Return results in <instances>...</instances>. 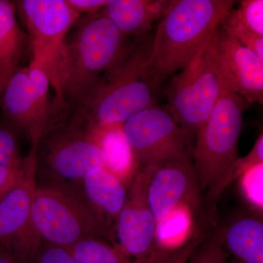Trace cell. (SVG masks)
<instances>
[{
  "mask_svg": "<svg viewBox=\"0 0 263 263\" xmlns=\"http://www.w3.org/2000/svg\"><path fill=\"white\" fill-rule=\"evenodd\" d=\"M78 22L75 32L62 48L51 84L60 100L67 98L79 107L131 43L100 12L80 17Z\"/></svg>",
  "mask_w": 263,
  "mask_h": 263,
  "instance_id": "1",
  "label": "cell"
},
{
  "mask_svg": "<svg viewBox=\"0 0 263 263\" xmlns=\"http://www.w3.org/2000/svg\"><path fill=\"white\" fill-rule=\"evenodd\" d=\"M233 0H173L156 31L150 67L159 85L193 62L222 21Z\"/></svg>",
  "mask_w": 263,
  "mask_h": 263,
  "instance_id": "2",
  "label": "cell"
},
{
  "mask_svg": "<svg viewBox=\"0 0 263 263\" xmlns=\"http://www.w3.org/2000/svg\"><path fill=\"white\" fill-rule=\"evenodd\" d=\"M152 42L131 43L120 60L104 74L91 95L78 107L93 127L122 126L132 117L156 105L160 85L152 75Z\"/></svg>",
  "mask_w": 263,
  "mask_h": 263,
  "instance_id": "3",
  "label": "cell"
},
{
  "mask_svg": "<svg viewBox=\"0 0 263 263\" xmlns=\"http://www.w3.org/2000/svg\"><path fill=\"white\" fill-rule=\"evenodd\" d=\"M106 164L92 127L79 111L68 122L48 127L38 144L37 174L49 181L46 187L75 192L85 178Z\"/></svg>",
  "mask_w": 263,
  "mask_h": 263,
  "instance_id": "4",
  "label": "cell"
},
{
  "mask_svg": "<svg viewBox=\"0 0 263 263\" xmlns=\"http://www.w3.org/2000/svg\"><path fill=\"white\" fill-rule=\"evenodd\" d=\"M248 106L240 95L226 93L197 133L193 162L202 193L211 191L239 158L238 140Z\"/></svg>",
  "mask_w": 263,
  "mask_h": 263,
  "instance_id": "5",
  "label": "cell"
},
{
  "mask_svg": "<svg viewBox=\"0 0 263 263\" xmlns=\"http://www.w3.org/2000/svg\"><path fill=\"white\" fill-rule=\"evenodd\" d=\"M31 220L41 242L69 248L86 238H97L115 245L113 234L79 195L68 190L37 186Z\"/></svg>",
  "mask_w": 263,
  "mask_h": 263,
  "instance_id": "6",
  "label": "cell"
},
{
  "mask_svg": "<svg viewBox=\"0 0 263 263\" xmlns=\"http://www.w3.org/2000/svg\"><path fill=\"white\" fill-rule=\"evenodd\" d=\"M212 37L190 65L173 76L166 89L167 110L195 142L218 100L226 94L214 58Z\"/></svg>",
  "mask_w": 263,
  "mask_h": 263,
  "instance_id": "7",
  "label": "cell"
},
{
  "mask_svg": "<svg viewBox=\"0 0 263 263\" xmlns=\"http://www.w3.org/2000/svg\"><path fill=\"white\" fill-rule=\"evenodd\" d=\"M137 171L193 157L194 140L167 109L156 104L132 117L122 125Z\"/></svg>",
  "mask_w": 263,
  "mask_h": 263,
  "instance_id": "8",
  "label": "cell"
},
{
  "mask_svg": "<svg viewBox=\"0 0 263 263\" xmlns=\"http://www.w3.org/2000/svg\"><path fill=\"white\" fill-rule=\"evenodd\" d=\"M51 79L35 62L19 67L10 78L0 96L4 124L15 133L22 132L38 146L53 115L48 104Z\"/></svg>",
  "mask_w": 263,
  "mask_h": 263,
  "instance_id": "9",
  "label": "cell"
},
{
  "mask_svg": "<svg viewBox=\"0 0 263 263\" xmlns=\"http://www.w3.org/2000/svg\"><path fill=\"white\" fill-rule=\"evenodd\" d=\"M32 48L31 62L42 66L51 79L67 33L81 15L71 9L66 0H22L13 2Z\"/></svg>",
  "mask_w": 263,
  "mask_h": 263,
  "instance_id": "10",
  "label": "cell"
},
{
  "mask_svg": "<svg viewBox=\"0 0 263 263\" xmlns=\"http://www.w3.org/2000/svg\"><path fill=\"white\" fill-rule=\"evenodd\" d=\"M146 171H137L128 186L125 205L118 216L114 239L120 249L134 263H161L170 253L157 238V221L147 202Z\"/></svg>",
  "mask_w": 263,
  "mask_h": 263,
  "instance_id": "11",
  "label": "cell"
},
{
  "mask_svg": "<svg viewBox=\"0 0 263 263\" xmlns=\"http://www.w3.org/2000/svg\"><path fill=\"white\" fill-rule=\"evenodd\" d=\"M37 146L27 155L25 172L16 185L0 200V247L18 263H29L41 243L31 220L37 185Z\"/></svg>",
  "mask_w": 263,
  "mask_h": 263,
  "instance_id": "12",
  "label": "cell"
},
{
  "mask_svg": "<svg viewBox=\"0 0 263 263\" xmlns=\"http://www.w3.org/2000/svg\"><path fill=\"white\" fill-rule=\"evenodd\" d=\"M144 169L147 202L157 224L181 209L196 216L202 208V193L190 157Z\"/></svg>",
  "mask_w": 263,
  "mask_h": 263,
  "instance_id": "13",
  "label": "cell"
},
{
  "mask_svg": "<svg viewBox=\"0 0 263 263\" xmlns=\"http://www.w3.org/2000/svg\"><path fill=\"white\" fill-rule=\"evenodd\" d=\"M212 43L224 92L240 95L249 104H262L263 62L220 27Z\"/></svg>",
  "mask_w": 263,
  "mask_h": 263,
  "instance_id": "14",
  "label": "cell"
},
{
  "mask_svg": "<svg viewBox=\"0 0 263 263\" xmlns=\"http://www.w3.org/2000/svg\"><path fill=\"white\" fill-rule=\"evenodd\" d=\"M74 193L81 197L114 238L118 216L127 201V185L105 167L85 178Z\"/></svg>",
  "mask_w": 263,
  "mask_h": 263,
  "instance_id": "15",
  "label": "cell"
},
{
  "mask_svg": "<svg viewBox=\"0 0 263 263\" xmlns=\"http://www.w3.org/2000/svg\"><path fill=\"white\" fill-rule=\"evenodd\" d=\"M223 248L245 263H263L262 215L239 216L215 233Z\"/></svg>",
  "mask_w": 263,
  "mask_h": 263,
  "instance_id": "16",
  "label": "cell"
},
{
  "mask_svg": "<svg viewBox=\"0 0 263 263\" xmlns=\"http://www.w3.org/2000/svg\"><path fill=\"white\" fill-rule=\"evenodd\" d=\"M29 42L19 25L13 2L0 0V96L19 68Z\"/></svg>",
  "mask_w": 263,
  "mask_h": 263,
  "instance_id": "17",
  "label": "cell"
},
{
  "mask_svg": "<svg viewBox=\"0 0 263 263\" xmlns=\"http://www.w3.org/2000/svg\"><path fill=\"white\" fill-rule=\"evenodd\" d=\"M99 146L106 156V168L118 176L127 187L137 172L133 155L122 131V126L100 128L93 127Z\"/></svg>",
  "mask_w": 263,
  "mask_h": 263,
  "instance_id": "18",
  "label": "cell"
},
{
  "mask_svg": "<svg viewBox=\"0 0 263 263\" xmlns=\"http://www.w3.org/2000/svg\"><path fill=\"white\" fill-rule=\"evenodd\" d=\"M125 37H141L155 22L148 0H111L100 10Z\"/></svg>",
  "mask_w": 263,
  "mask_h": 263,
  "instance_id": "19",
  "label": "cell"
},
{
  "mask_svg": "<svg viewBox=\"0 0 263 263\" xmlns=\"http://www.w3.org/2000/svg\"><path fill=\"white\" fill-rule=\"evenodd\" d=\"M27 161L21 155L16 133L0 122V200L23 176Z\"/></svg>",
  "mask_w": 263,
  "mask_h": 263,
  "instance_id": "20",
  "label": "cell"
},
{
  "mask_svg": "<svg viewBox=\"0 0 263 263\" xmlns=\"http://www.w3.org/2000/svg\"><path fill=\"white\" fill-rule=\"evenodd\" d=\"M76 263H134L113 243L86 238L67 248Z\"/></svg>",
  "mask_w": 263,
  "mask_h": 263,
  "instance_id": "21",
  "label": "cell"
},
{
  "mask_svg": "<svg viewBox=\"0 0 263 263\" xmlns=\"http://www.w3.org/2000/svg\"><path fill=\"white\" fill-rule=\"evenodd\" d=\"M193 214L186 209H181L171 214L164 220L157 223V238L163 248L170 247L184 241L190 235Z\"/></svg>",
  "mask_w": 263,
  "mask_h": 263,
  "instance_id": "22",
  "label": "cell"
},
{
  "mask_svg": "<svg viewBox=\"0 0 263 263\" xmlns=\"http://www.w3.org/2000/svg\"><path fill=\"white\" fill-rule=\"evenodd\" d=\"M263 164V134L259 135L257 141L249 153L245 157L238 158L228 171L226 176L217 184L207 193L209 201L216 200L224 191V189L234 181L239 179L249 169Z\"/></svg>",
  "mask_w": 263,
  "mask_h": 263,
  "instance_id": "23",
  "label": "cell"
},
{
  "mask_svg": "<svg viewBox=\"0 0 263 263\" xmlns=\"http://www.w3.org/2000/svg\"><path fill=\"white\" fill-rule=\"evenodd\" d=\"M238 9L232 10L227 18L247 30L263 36L262 0H243Z\"/></svg>",
  "mask_w": 263,
  "mask_h": 263,
  "instance_id": "24",
  "label": "cell"
},
{
  "mask_svg": "<svg viewBox=\"0 0 263 263\" xmlns=\"http://www.w3.org/2000/svg\"><path fill=\"white\" fill-rule=\"evenodd\" d=\"M240 190L247 202L262 214L263 164L249 169L239 178Z\"/></svg>",
  "mask_w": 263,
  "mask_h": 263,
  "instance_id": "25",
  "label": "cell"
},
{
  "mask_svg": "<svg viewBox=\"0 0 263 263\" xmlns=\"http://www.w3.org/2000/svg\"><path fill=\"white\" fill-rule=\"evenodd\" d=\"M230 254L223 248L216 233L205 237L194 250L186 263H228Z\"/></svg>",
  "mask_w": 263,
  "mask_h": 263,
  "instance_id": "26",
  "label": "cell"
},
{
  "mask_svg": "<svg viewBox=\"0 0 263 263\" xmlns=\"http://www.w3.org/2000/svg\"><path fill=\"white\" fill-rule=\"evenodd\" d=\"M29 263H76L68 249L41 242Z\"/></svg>",
  "mask_w": 263,
  "mask_h": 263,
  "instance_id": "27",
  "label": "cell"
},
{
  "mask_svg": "<svg viewBox=\"0 0 263 263\" xmlns=\"http://www.w3.org/2000/svg\"><path fill=\"white\" fill-rule=\"evenodd\" d=\"M205 235L202 233H196L191 236L173 252H170L168 255L161 263H186L192 253L195 249L205 239Z\"/></svg>",
  "mask_w": 263,
  "mask_h": 263,
  "instance_id": "28",
  "label": "cell"
},
{
  "mask_svg": "<svg viewBox=\"0 0 263 263\" xmlns=\"http://www.w3.org/2000/svg\"><path fill=\"white\" fill-rule=\"evenodd\" d=\"M69 7L79 13L82 15L95 14L100 11L109 1L108 0H66Z\"/></svg>",
  "mask_w": 263,
  "mask_h": 263,
  "instance_id": "29",
  "label": "cell"
},
{
  "mask_svg": "<svg viewBox=\"0 0 263 263\" xmlns=\"http://www.w3.org/2000/svg\"><path fill=\"white\" fill-rule=\"evenodd\" d=\"M0 263H18L13 254L0 247Z\"/></svg>",
  "mask_w": 263,
  "mask_h": 263,
  "instance_id": "30",
  "label": "cell"
},
{
  "mask_svg": "<svg viewBox=\"0 0 263 263\" xmlns=\"http://www.w3.org/2000/svg\"><path fill=\"white\" fill-rule=\"evenodd\" d=\"M228 263H245L242 262V261L239 260V259L235 258V257H232V259H229L228 261Z\"/></svg>",
  "mask_w": 263,
  "mask_h": 263,
  "instance_id": "31",
  "label": "cell"
}]
</instances>
